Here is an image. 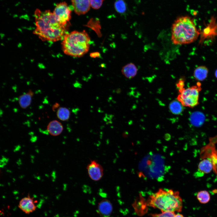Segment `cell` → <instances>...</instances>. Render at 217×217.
<instances>
[{"instance_id": "obj_21", "label": "cell", "mask_w": 217, "mask_h": 217, "mask_svg": "<svg viewBox=\"0 0 217 217\" xmlns=\"http://www.w3.org/2000/svg\"><path fill=\"white\" fill-rule=\"evenodd\" d=\"M104 0H90L91 6L93 9H97L102 6Z\"/></svg>"}, {"instance_id": "obj_4", "label": "cell", "mask_w": 217, "mask_h": 217, "mask_svg": "<svg viewBox=\"0 0 217 217\" xmlns=\"http://www.w3.org/2000/svg\"><path fill=\"white\" fill-rule=\"evenodd\" d=\"M90 39L84 30L74 31L67 33L61 43L64 52L66 55L79 57L87 53L89 49Z\"/></svg>"}, {"instance_id": "obj_9", "label": "cell", "mask_w": 217, "mask_h": 217, "mask_svg": "<svg viewBox=\"0 0 217 217\" xmlns=\"http://www.w3.org/2000/svg\"><path fill=\"white\" fill-rule=\"evenodd\" d=\"M98 212L102 217H109L113 210V207L111 202L107 199H104L99 203Z\"/></svg>"}, {"instance_id": "obj_25", "label": "cell", "mask_w": 217, "mask_h": 217, "mask_svg": "<svg viewBox=\"0 0 217 217\" xmlns=\"http://www.w3.org/2000/svg\"><path fill=\"white\" fill-rule=\"evenodd\" d=\"M174 217H184V216L181 214L177 213L175 214Z\"/></svg>"}, {"instance_id": "obj_24", "label": "cell", "mask_w": 217, "mask_h": 217, "mask_svg": "<svg viewBox=\"0 0 217 217\" xmlns=\"http://www.w3.org/2000/svg\"><path fill=\"white\" fill-rule=\"evenodd\" d=\"M90 55L91 57L95 58L99 56V53L98 52L93 53L91 54Z\"/></svg>"}, {"instance_id": "obj_8", "label": "cell", "mask_w": 217, "mask_h": 217, "mask_svg": "<svg viewBox=\"0 0 217 217\" xmlns=\"http://www.w3.org/2000/svg\"><path fill=\"white\" fill-rule=\"evenodd\" d=\"M75 12L78 15L84 14L89 10L90 0H71Z\"/></svg>"}, {"instance_id": "obj_23", "label": "cell", "mask_w": 217, "mask_h": 217, "mask_svg": "<svg viewBox=\"0 0 217 217\" xmlns=\"http://www.w3.org/2000/svg\"><path fill=\"white\" fill-rule=\"evenodd\" d=\"M60 105L58 103H55L52 106V109L53 111H55L56 110L59 108Z\"/></svg>"}, {"instance_id": "obj_1", "label": "cell", "mask_w": 217, "mask_h": 217, "mask_svg": "<svg viewBox=\"0 0 217 217\" xmlns=\"http://www.w3.org/2000/svg\"><path fill=\"white\" fill-rule=\"evenodd\" d=\"M36 28L34 33L42 40L55 42L62 40L66 33L65 25L60 24L53 12L36 9L34 13Z\"/></svg>"}, {"instance_id": "obj_18", "label": "cell", "mask_w": 217, "mask_h": 217, "mask_svg": "<svg viewBox=\"0 0 217 217\" xmlns=\"http://www.w3.org/2000/svg\"><path fill=\"white\" fill-rule=\"evenodd\" d=\"M197 198L199 202L203 204L208 203L210 199V195L206 190H201L198 192L197 193Z\"/></svg>"}, {"instance_id": "obj_14", "label": "cell", "mask_w": 217, "mask_h": 217, "mask_svg": "<svg viewBox=\"0 0 217 217\" xmlns=\"http://www.w3.org/2000/svg\"><path fill=\"white\" fill-rule=\"evenodd\" d=\"M208 71V69L206 66H199L194 70L193 76L196 80L198 81H202L207 77Z\"/></svg>"}, {"instance_id": "obj_22", "label": "cell", "mask_w": 217, "mask_h": 217, "mask_svg": "<svg viewBox=\"0 0 217 217\" xmlns=\"http://www.w3.org/2000/svg\"><path fill=\"white\" fill-rule=\"evenodd\" d=\"M176 85L178 90L184 88V84L183 79H181L179 80Z\"/></svg>"}, {"instance_id": "obj_7", "label": "cell", "mask_w": 217, "mask_h": 217, "mask_svg": "<svg viewBox=\"0 0 217 217\" xmlns=\"http://www.w3.org/2000/svg\"><path fill=\"white\" fill-rule=\"evenodd\" d=\"M86 169L89 176L93 181H98L103 176V168L96 161L91 160Z\"/></svg>"}, {"instance_id": "obj_16", "label": "cell", "mask_w": 217, "mask_h": 217, "mask_svg": "<svg viewBox=\"0 0 217 217\" xmlns=\"http://www.w3.org/2000/svg\"><path fill=\"white\" fill-rule=\"evenodd\" d=\"M56 114L59 119L62 121H66L69 118L70 112L68 108L61 107L58 108Z\"/></svg>"}, {"instance_id": "obj_10", "label": "cell", "mask_w": 217, "mask_h": 217, "mask_svg": "<svg viewBox=\"0 0 217 217\" xmlns=\"http://www.w3.org/2000/svg\"><path fill=\"white\" fill-rule=\"evenodd\" d=\"M19 207L23 212L27 214L32 212L36 208L33 198L29 196L21 200L19 202Z\"/></svg>"}, {"instance_id": "obj_15", "label": "cell", "mask_w": 217, "mask_h": 217, "mask_svg": "<svg viewBox=\"0 0 217 217\" xmlns=\"http://www.w3.org/2000/svg\"><path fill=\"white\" fill-rule=\"evenodd\" d=\"M213 164L212 162L208 159H204L200 161L198 165V169L202 174H208L212 169Z\"/></svg>"}, {"instance_id": "obj_17", "label": "cell", "mask_w": 217, "mask_h": 217, "mask_svg": "<svg viewBox=\"0 0 217 217\" xmlns=\"http://www.w3.org/2000/svg\"><path fill=\"white\" fill-rule=\"evenodd\" d=\"M183 106L178 100H175L170 103L169 109L172 113L175 115H179L183 111Z\"/></svg>"}, {"instance_id": "obj_26", "label": "cell", "mask_w": 217, "mask_h": 217, "mask_svg": "<svg viewBox=\"0 0 217 217\" xmlns=\"http://www.w3.org/2000/svg\"><path fill=\"white\" fill-rule=\"evenodd\" d=\"M215 75L216 77L217 78V70L215 72Z\"/></svg>"}, {"instance_id": "obj_5", "label": "cell", "mask_w": 217, "mask_h": 217, "mask_svg": "<svg viewBox=\"0 0 217 217\" xmlns=\"http://www.w3.org/2000/svg\"><path fill=\"white\" fill-rule=\"evenodd\" d=\"M201 90V84L199 82L187 88L184 87L178 90L177 100L183 106L193 108L199 104V94Z\"/></svg>"}, {"instance_id": "obj_3", "label": "cell", "mask_w": 217, "mask_h": 217, "mask_svg": "<svg viewBox=\"0 0 217 217\" xmlns=\"http://www.w3.org/2000/svg\"><path fill=\"white\" fill-rule=\"evenodd\" d=\"M200 34L192 18L187 16H181L172 25L171 40L175 45L188 44L196 40Z\"/></svg>"}, {"instance_id": "obj_13", "label": "cell", "mask_w": 217, "mask_h": 217, "mask_svg": "<svg viewBox=\"0 0 217 217\" xmlns=\"http://www.w3.org/2000/svg\"><path fill=\"white\" fill-rule=\"evenodd\" d=\"M34 95L31 90H29L28 92L25 93L19 97V103L20 107L23 109H25L31 104L32 97Z\"/></svg>"}, {"instance_id": "obj_11", "label": "cell", "mask_w": 217, "mask_h": 217, "mask_svg": "<svg viewBox=\"0 0 217 217\" xmlns=\"http://www.w3.org/2000/svg\"><path fill=\"white\" fill-rule=\"evenodd\" d=\"M48 133L53 136H57L60 134L63 130V127L59 121L55 120L50 121L47 126Z\"/></svg>"}, {"instance_id": "obj_6", "label": "cell", "mask_w": 217, "mask_h": 217, "mask_svg": "<svg viewBox=\"0 0 217 217\" xmlns=\"http://www.w3.org/2000/svg\"><path fill=\"white\" fill-rule=\"evenodd\" d=\"M71 12L67 3L62 2L56 5L53 13L60 24L66 26L71 19Z\"/></svg>"}, {"instance_id": "obj_20", "label": "cell", "mask_w": 217, "mask_h": 217, "mask_svg": "<svg viewBox=\"0 0 217 217\" xmlns=\"http://www.w3.org/2000/svg\"><path fill=\"white\" fill-rule=\"evenodd\" d=\"M175 212H165L159 214H151L150 217H174Z\"/></svg>"}, {"instance_id": "obj_12", "label": "cell", "mask_w": 217, "mask_h": 217, "mask_svg": "<svg viewBox=\"0 0 217 217\" xmlns=\"http://www.w3.org/2000/svg\"><path fill=\"white\" fill-rule=\"evenodd\" d=\"M137 71L136 66L134 64L131 63L124 66L121 70V72L125 77L131 79L136 75Z\"/></svg>"}, {"instance_id": "obj_2", "label": "cell", "mask_w": 217, "mask_h": 217, "mask_svg": "<svg viewBox=\"0 0 217 217\" xmlns=\"http://www.w3.org/2000/svg\"><path fill=\"white\" fill-rule=\"evenodd\" d=\"M147 206L159 209L162 212L181 211L182 200L178 191L160 188L149 196Z\"/></svg>"}, {"instance_id": "obj_19", "label": "cell", "mask_w": 217, "mask_h": 217, "mask_svg": "<svg viewBox=\"0 0 217 217\" xmlns=\"http://www.w3.org/2000/svg\"><path fill=\"white\" fill-rule=\"evenodd\" d=\"M114 7L116 11L120 13H123L126 10L125 3L123 0H117L114 3Z\"/></svg>"}]
</instances>
